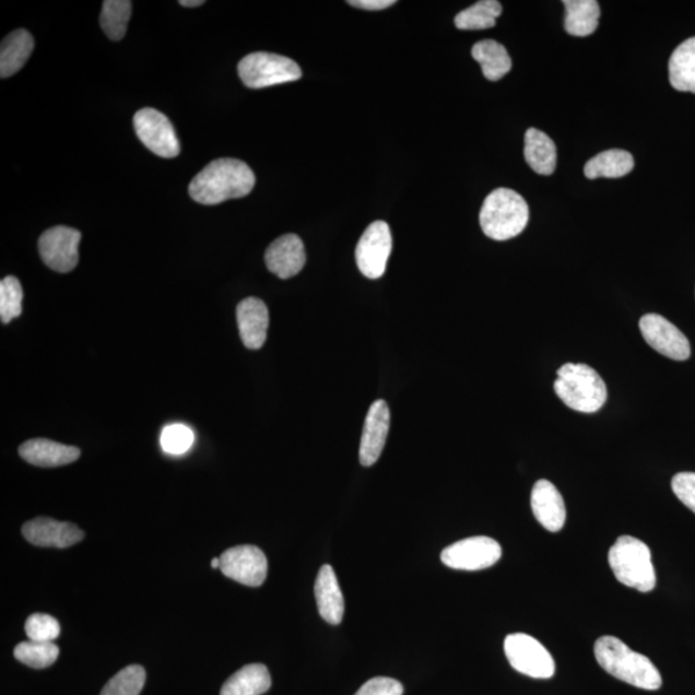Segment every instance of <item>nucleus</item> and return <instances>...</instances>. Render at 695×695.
<instances>
[{"label": "nucleus", "mask_w": 695, "mask_h": 695, "mask_svg": "<svg viewBox=\"0 0 695 695\" xmlns=\"http://www.w3.org/2000/svg\"><path fill=\"white\" fill-rule=\"evenodd\" d=\"M256 186L250 166L237 158H219L205 166L191 180L188 192L202 205H216L231 199H242Z\"/></svg>", "instance_id": "nucleus-1"}, {"label": "nucleus", "mask_w": 695, "mask_h": 695, "mask_svg": "<svg viewBox=\"0 0 695 695\" xmlns=\"http://www.w3.org/2000/svg\"><path fill=\"white\" fill-rule=\"evenodd\" d=\"M593 653L602 669L621 682L644 691H658L662 686V676L655 663L629 649L619 637H600Z\"/></svg>", "instance_id": "nucleus-2"}, {"label": "nucleus", "mask_w": 695, "mask_h": 695, "mask_svg": "<svg viewBox=\"0 0 695 695\" xmlns=\"http://www.w3.org/2000/svg\"><path fill=\"white\" fill-rule=\"evenodd\" d=\"M530 221V208L520 195L509 188H497L483 202L480 214L484 235L496 242L517 237Z\"/></svg>", "instance_id": "nucleus-3"}, {"label": "nucleus", "mask_w": 695, "mask_h": 695, "mask_svg": "<svg viewBox=\"0 0 695 695\" xmlns=\"http://www.w3.org/2000/svg\"><path fill=\"white\" fill-rule=\"evenodd\" d=\"M554 390L569 409L593 414L606 402L608 390L602 376L584 364H566L557 370Z\"/></svg>", "instance_id": "nucleus-4"}, {"label": "nucleus", "mask_w": 695, "mask_h": 695, "mask_svg": "<svg viewBox=\"0 0 695 695\" xmlns=\"http://www.w3.org/2000/svg\"><path fill=\"white\" fill-rule=\"evenodd\" d=\"M615 578L627 588L650 592L657 577L648 545L632 535H621L608 555Z\"/></svg>", "instance_id": "nucleus-5"}, {"label": "nucleus", "mask_w": 695, "mask_h": 695, "mask_svg": "<svg viewBox=\"0 0 695 695\" xmlns=\"http://www.w3.org/2000/svg\"><path fill=\"white\" fill-rule=\"evenodd\" d=\"M238 75L252 90L299 81V64L285 56L256 52L243 58L238 63Z\"/></svg>", "instance_id": "nucleus-6"}, {"label": "nucleus", "mask_w": 695, "mask_h": 695, "mask_svg": "<svg viewBox=\"0 0 695 695\" xmlns=\"http://www.w3.org/2000/svg\"><path fill=\"white\" fill-rule=\"evenodd\" d=\"M506 658L514 670L533 679H550L555 673V662L550 651L534 637L511 634L504 643Z\"/></svg>", "instance_id": "nucleus-7"}, {"label": "nucleus", "mask_w": 695, "mask_h": 695, "mask_svg": "<svg viewBox=\"0 0 695 695\" xmlns=\"http://www.w3.org/2000/svg\"><path fill=\"white\" fill-rule=\"evenodd\" d=\"M503 549L494 539L476 535L455 542L440 554L445 566L458 570L486 569L502 559Z\"/></svg>", "instance_id": "nucleus-8"}, {"label": "nucleus", "mask_w": 695, "mask_h": 695, "mask_svg": "<svg viewBox=\"0 0 695 695\" xmlns=\"http://www.w3.org/2000/svg\"><path fill=\"white\" fill-rule=\"evenodd\" d=\"M392 246L388 223H372L361 236L356 248V262L361 273L367 279H380L386 273Z\"/></svg>", "instance_id": "nucleus-9"}, {"label": "nucleus", "mask_w": 695, "mask_h": 695, "mask_svg": "<svg viewBox=\"0 0 695 695\" xmlns=\"http://www.w3.org/2000/svg\"><path fill=\"white\" fill-rule=\"evenodd\" d=\"M137 136L150 151L164 158L177 157L180 144L172 122L155 108H142L134 115Z\"/></svg>", "instance_id": "nucleus-10"}, {"label": "nucleus", "mask_w": 695, "mask_h": 695, "mask_svg": "<svg viewBox=\"0 0 695 695\" xmlns=\"http://www.w3.org/2000/svg\"><path fill=\"white\" fill-rule=\"evenodd\" d=\"M222 574L238 584L258 588L267 578L268 562L262 550L255 545L231 547L221 556Z\"/></svg>", "instance_id": "nucleus-11"}, {"label": "nucleus", "mask_w": 695, "mask_h": 695, "mask_svg": "<svg viewBox=\"0 0 695 695\" xmlns=\"http://www.w3.org/2000/svg\"><path fill=\"white\" fill-rule=\"evenodd\" d=\"M81 240V232L74 228L57 226L46 231L39 238L43 262L56 272H71L79 262Z\"/></svg>", "instance_id": "nucleus-12"}, {"label": "nucleus", "mask_w": 695, "mask_h": 695, "mask_svg": "<svg viewBox=\"0 0 695 695\" xmlns=\"http://www.w3.org/2000/svg\"><path fill=\"white\" fill-rule=\"evenodd\" d=\"M639 326L643 338L662 356L673 361H686L691 357L690 340L663 316L656 314L643 316Z\"/></svg>", "instance_id": "nucleus-13"}, {"label": "nucleus", "mask_w": 695, "mask_h": 695, "mask_svg": "<svg viewBox=\"0 0 695 695\" xmlns=\"http://www.w3.org/2000/svg\"><path fill=\"white\" fill-rule=\"evenodd\" d=\"M23 534L31 544L40 547L67 549L84 539L81 528L50 518L27 521L23 527Z\"/></svg>", "instance_id": "nucleus-14"}, {"label": "nucleus", "mask_w": 695, "mask_h": 695, "mask_svg": "<svg viewBox=\"0 0 695 695\" xmlns=\"http://www.w3.org/2000/svg\"><path fill=\"white\" fill-rule=\"evenodd\" d=\"M390 425V411L386 401L372 404L365 420L360 445V461L364 467H372L379 460L386 446Z\"/></svg>", "instance_id": "nucleus-15"}, {"label": "nucleus", "mask_w": 695, "mask_h": 695, "mask_svg": "<svg viewBox=\"0 0 695 695\" xmlns=\"http://www.w3.org/2000/svg\"><path fill=\"white\" fill-rule=\"evenodd\" d=\"M268 270L282 280L296 276L306 266V250L299 236L288 234L274 240L266 251Z\"/></svg>", "instance_id": "nucleus-16"}, {"label": "nucleus", "mask_w": 695, "mask_h": 695, "mask_svg": "<svg viewBox=\"0 0 695 695\" xmlns=\"http://www.w3.org/2000/svg\"><path fill=\"white\" fill-rule=\"evenodd\" d=\"M533 516L549 532H559L567 520L566 504L552 482L541 480L531 495Z\"/></svg>", "instance_id": "nucleus-17"}, {"label": "nucleus", "mask_w": 695, "mask_h": 695, "mask_svg": "<svg viewBox=\"0 0 695 695\" xmlns=\"http://www.w3.org/2000/svg\"><path fill=\"white\" fill-rule=\"evenodd\" d=\"M236 315L244 345L249 350H260L266 343L270 326V314L264 302L246 298L238 304Z\"/></svg>", "instance_id": "nucleus-18"}, {"label": "nucleus", "mask_w": 695, "mask_h": 695, "mask_svg": "<svg viewBox=\"0 0 695 695\" xmlns=\"http://www.w3.org/2000/svg\"><path fill=\"white\" fill-rule=\"evenodd\" d=\"M20 456L32 466L40 468H57L81 458L78 447L57 444V441L36 438L25 441L20 447Z\"/></svg>", "instance_id": "nucleus-19"}, {"label": "nucleus", "mask_w": 695, "mask_h": 695, "mask_svg": "<svg viewBox=\"0 0 695 695\" xmlns=\"http://www.w3.org/2000/svg\"><path fill=\"white\" fill-rule=\"evenodd\" d=\"M315 596L321 617L330 625H339L344 617L345 603L335 572L329 564L318 572Z\"/></svg>", "instance_id": "nucleus-20"}, {"label": "nucleus", "mask_w": 695, "mask_h": 695, "mask_svg": "<svg viewBox=\"0 0 695 695\" xmlns=\"http://www.w3.org/2000/svg\"><path fill=\"white\" fill-rule=\"evenodd\" d=\"M33 49V35L24 28L5 36L0 47V76L5 79L16 74L24 68Z\"/></svg>", "instance_id": "nucleus-21"}, {"label": "nucleus", "mask_w": 695, "mask_h": 695, "mask_svg": "<svg viewBox=\"0 0 695 695\" xmlns=\"http://www.w3.org/2000/svg\"><path fill=\"white\" fill-rule=\"evenodd\" d=\"M525 157L533 172L550 176L556 168L555 143L541 130L530 128L525 137Z\"/></svg>", "instance_id": "nucleus-22"}, {"label": "nucleus", "mask_w": 695, "mask_h": 695, "mask_svg": "<svg viewBox=\"0 0 695 695\" xmlns=\"http://www.w3.org/2000/svg\"><path fill=\"white\" fill-rule=\"evenodd\" d=\"M272 679L264 664L245 665L222 686L221 695H262L270 691Z\"/></svg>", "instance_id": "nucleus-23"}, {"label": "nucleus", "mask_w": 695, "mask_h": 695, "mask_svg": "<svg viewBox=\"0 0 695 695\" xmlns=\"http://www.w3.org/2000/svg\"><path fill=\"white\" fill-rule=\"evenodd\" d=\"M669 74L673 90L695 94V36L673 50Z\"/></svg>", "instance_id": "nucleus-24"}, {"label": "nucleus", "mask_w": 695, "mask_h": 695, "mask_svg": "<svg viewBox=\"0 0 695 695\" xmlns=\"http://www.w3.org/2000/svg\"><path fill=\"white\" fill-rule=\"evenodd\" d=\"M634 156L624 150L600 152L585 165V176L589 179L621 178L634 169Z\"/></svg>", "instance_id": "nucleus-25"}, {"label": "nucleus", "mask_w": 695, "mask_h": 695, "mask_svg": "<svg viewBox=\"0 0 695 695\" xmlns=\"http://www.w3.org/2000/svg\"><path fill=\"white\" fill-rule=\"evenodd\" d=\"M566 32L574 36H589L597 32L600 19V7L596 0H566Z\"/></svg>", "instance_id": "nucleus-26"}, {"label": "nucleus", "mask_w": 695, "mask_h": 695, "mask_svg": "<svg viewBox=\"0 0 695 695\" xmlns=\"http://www.w3.org/2000/svg\"><path fill=\"white\" fill-rule=\"evenodd\" d=\"M472 56L480 62L483 75L491 82H497L511 70V58L508 50L496 40L478 42Z\"/></svg>", "instance_id": "nucleus-27"}, {"label": "nucleus", "mask_w": 695, "mask_h": 695, "mask_svg": "<svg viewBox=\"0 0 695 695\" xmlns=\"http://www.w3.org/2000/svg\"><path fill=\"white\" fill-rule=\"evenodd\" d=\"M503 5L497 0H481L455 17L456 27L460 31H484L496 25L502 16Z\"/></svg>", "instance_id": "nucleus-28"}, {"label": "nucleus", "mask_w": 695, "mask_h": 695, "mask_svg": "<svg viewBox=\"0 0 695 695\" xmlns=\"http://www.w3.org/2000/svg\"><path fill=\"white\" fill-rule=\"evenodd\" d=\"M132 14V2L128 0H106L101 12V26L111 40L125 38Z\"/></svg>", "instance_id": "nucleus-29"}, {"label": "nucleus", "mask_w": 695, "mask_h": 695, "mask_svg": "<svg viewBox=\"0 0 695 695\" xmlns=\"http://www.w3.org/2000/svg\"><path fill=\"white\" fill-rule=\"evenodd\" d=\"M14 657L21 663L33 669H47L52 665L60 655V649L54 643L24 641L20 643L13 651Z\"/></svg>", "instance_id": "nucleus-30"}, {"label": "nucleus", "mask_w": 695, "mask_h": 695, "mask_svg": "<svg viewBox=\"0 0 695 695\" xmlns=\"http://www.w3.org/2000/svg\"><path fill=\"white\" fill-rule=\"evenodd\" d=\"M146 683V671L142 665H128L108 680L101 695H140Z\"/></svg>", "instance_id": "nucleus-31"}, {"label": "nucleus", "mask_w": 695, "mask_h": 695, "mask_svg": "<svg viewBox=\"0 0 695 695\" xmlns=\"http://www.w3.org/2000/svg\"><path fill=\"white\" fill-rule=\"evenodd\" d=\"M24 292L16 278L9 276L0 282V318L10 323L23 314Z\"/></svg>", "instance_id": "nucleus-32"}, {"label": "nucleus", "mask_w": 695, "mask_h": 695, "mask_svg": "<svg viewBox=\"0 0 695 695\" xmlns=\"http://www.w3.org/2000/svg\"><path fill=\"white\" fill-rule=\"evenodd\" d=\"M25 633L33 641L54 643L60 635L61 627L52 615L35 613L27 619Z\"/></svg>", "instance_id": "nucleus-33"}, {"label": "nucleus", "mask_w": 695, "mask_h": 695, "mask_svg": "<svg viewBox=\"0 0 695 695\" xmlns=\"http://www.w3.org/2000/svg\"><path fill=\"white\" fill-rule=\"evenodd\" d=\"M161 441L165 452L172 455L185 453L190 450L193 444V433L185 425H169L163 431Z\"/></svg>", "instance_id": "nucleus-34"}, {"label": "nucleus", "mask_w": 695, "mask_h": 695, "mask_svg": "<svg viewBox=\"0 0 695 695\" xmlns=\"http://www.w3.org/2000/svg\"><path fill=\"white\" fill-rule=\"evenodd\" d=\"M671 487L680 502L695 513V473L676 474L672 478Z\"/></svg>", "instance_id": "nucleus-35"}, {"label": "nucleus", "mask_w": 695, "mask_h": 695, "mask_svg": "<svg viewBox=\"0 0 695 695\" xmlns=\"http://www.w3.org/2000/svg\"><path fill=\"white\" fill-rule=\"evenodd\" d=\"M403 686L390 678H374L361 686L354 695H402Z\"/></svg>", "instance_id": "nucleus-36"}, {"label": "nucleus", "mask_w": 695, "mask_h": 695, "mask_svg": "<svg viewBox=\"0 0 695 695\" xmlns=\"http://www.w3.org/2000/svg\"><path fill=\"white\" fill-rule=\"evenodd\" d=\"M348 4L356 7V9L367 11L386 10L390 5H394V0H350Z\"/></svg>", "instance_id": "nucleus-37"}, {"label": "nucleus", "mask_w": 695, "mask_h": 695, "mask_svg": "<svg viewBox=\"0 0 695 695\" xmlns=\"http://www.w3.org/2000/svg\"><path fill=\"white\" fill-rule=\"evenodd\" d=\"M204 3V0H182V2H179L180 5L187 7V9H191V7H199Z\"/></svg>", "instance_id": "nucleus-38"}, {"label": "nucleus", "mask_w": 695, "mask_h": 695, "mask_svg": "<svg viewBox=\"0 0 695 695\" xmlns=\"http://www.w3.org/2000/svg\"><path fill=\"white\" fill-rule=\"evenodd\" d=\"M212 567H213L214 569H219V568L221 567V559H220V557H215V559H213V562H212Z\"/></svg>", "instance_id": "nucleus-39"}]
</instances>
